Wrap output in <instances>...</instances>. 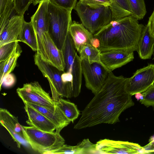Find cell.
Here are the masks:
<instances>
[{"label": "cell", "instance_id": "38", "mask_svg": "<svg viewBox=\"0 0 154 154\" xmlns=\"http://www.w3.org/2000/svg\"><path fill=\"white\" fill-rule=\"evenodd\" d=\"M135 97L138 100H141L143 99V95L142 93H137L135 94Z\"/></svg>", "mask_w": 154, "mask_h": 154}, {"label": "cell", "instance_id": "12", "mask_svg": "<svg viewBox=\"0 0 154 154\" xmlns=\"http://www.w3.org/2000/svg\"><path fill=\"white\" fill-rule=\"evenodd\" d=\"M99 153L137 154L145 153L143 147L128 141H116L108 139L101 140L96 144Z\"/></svg>", "mask_w": 154, "mask_h": 154}, {"label": "cell", "instance_id": "31", "mask_svg": "<svg viewBox=\"0 0 154 154\" xmlns=\"http://www.w3.org/2000/svg\"><path fill=\"white\" fill-rule=\"evenodd\" d=\"M34 0H14V9L17 14L23 15Z\"/></svg>", "mask_w": 154, "mask_h": 154}, {"label": "cell", "instance_id": "27", "mask_svg": "<svg viewBox=\"0 0 154 154\" xmlns=\"http://www.w3.org/2000/svg\"><path fill=\"white\" fill-rule=\"evenodd\" d=\"M101 52L97 48L91 44H86L82 46L79 54L82 60H86L90 63H98L103 66L100 60Z\"/></svg>", "mask_w": 154, "mask_h": 154}, {"label": "cell", "instance_id": "9", "mask_svg": "<svg viewBox=\"0 0 154 154\" xmlns=\"http://www.w3.org/2000/svg\"><path fill=\"white\" fill-rule=\"evenodd\" d=\"M17 93L23 103H27L48 107L55 106L56 102L45 91L38 82L23 84L17 89Z\"/></svg>", "mask_w": 154, "mask_h": 154}, {"label": "cell", "instance_id": "3", "mask_svg": "<svg viewBox=\"0 0 154 154\" xmlns=\"http://www.w3.org/2000/svg\"><path fill=\"white\" fill-rule=\"evenodd\" d=\"M48 32L55 44L62 51L72 22V11L60 7L49 0Z\"/></svg>", "mask_w": 154, "mask_h": 154}, {"label": "cell", "instance_id": "28", "mask_svg": "<svg viewBox=\"0 0 154 154\" xmlns=\"http://www.w3.org/2000/svg\"><path fill=\"white\" fill-rule=\"evenodd\" d=\"M132 15L138 20L143 19L146 13L144 0H128Z\"/></svg>", "mask_w": 154, "mask_h": 154}, {"label": "cell", "instance_id": "7", "mask_svg": "<svg viewBox=\"0 0 154 154\" xmlns=\"http://www.w3.org/2000/svg\"><path fill=\"white\" fill-rule=\"evenodd\" d=\"M65 63L64 72L73 76L72 97H76L81 91L82 82V60L76 51L72 38L69 33L62 50Z\"/></svg>", "mask_w": 154, "mask_h": 154}, {"label": "cell", "instance_id": "36", "mask_svg": "<svg viewBox=\"0 0 154 154\" xmlns=\"http://www.w3.org/2000/svg\"><path fill=\"white\" fill-rule=\"evenodd\" d=\"M61 77L64 82L71 84L72 88L73 76L71 74L64 71L62 74Z\"/></svg>", "mask_w": 154, "mask_h": 154}, {"label": "cell", "instance_id": "5", "mask_svg": "<svg viewBox=\"0 0 154 154\" xmlns=\"http://www.w3.org/2000/svg\"><path fill=\"white\" fill-rule=\"evenodd\" d=\"M35 63L48 80L51 88L52 98L55 102L60 97H72V85L64 82L61 75L64 71L60 70L42 60L36 52L34 56Z\"/></svg>", "mask_w": 154, "mask_h": 154}, {"label": "cell", "instance_id": "34", "mask_svg": "<svg viewBox=\"0 0 154 154\" xmlns=\"http://www.w3.org/2000/svg\"><path fill=\"white\" fill-rule=\"evenodd\" d=\"M15 81V76L10 73L5 76L2 82L0 83V89L2 85L6 88L10 87L14 85Z\"/></svg>", "mask_w": 154, "mask_h": 154}, {"label": "cell", "instance_id": "32", "mask_svg": "<svg viewBox=\"0 0 154 154\" xmlns=\"http://www.w3.org/2000/svg\"><path fill=\"white\" fill-rule=\"evenodd\" d=\"M56 5L70 11L74 9L77 0H49Z\"/></svg>", "mask_w": 154, "mask_h": 154}, {"label": "cell", "instance_id": "11", "mask_svg": "<svg viewBox=\"0 0 154 154\" xmlns=\"http://www.w3.org/2000/svg\"><path fill=\"white\" fill-rule=\"evenodd\" d=\"M154 84V64H149L137 69L131 77L127 78L126 89L132 96L145 91Z\"/></svg>", "mask_w": 154, "mask_h": 154}, {"label": "cell", "instance_id": "29", "mask_svg": "<svg viewBox=\"0 0 154 154\" xmlns=\"http://www.w3.org/2000/svg\"><path fill=\"white\" fill-rule=\"evenodd\" d=\"M19 42L16 41L11 42L0 47V62L9 57L17 47Z\"/></svg>", "mask_w": 154, "mask_h": 154}, {"label": "cell", "instance_id": "25", "mask_svg": "<svg viewBox=\"0 0 154 154\" xmlns=\"http://www.w3.org/2000/svg\"><path fill=\"white\" fill-rule=\"evenodd\" d=\"M14 9V0H0V33L6 27Z\"/></svg>", "mask_w": 154, "mask_h": 154}, {"label": "cell", "instance_id": "22", "mask_svg": "<svg viewBox=\"0 0 154 154\" xmlns=\"http://www.w3.org/2000/svg\"><path fill=\"white\" fill-rule=\"evenodd\" d=\"M18 42H23L34 51L37 50L36 34L32 23L24 21L17 38Z\"/></svg>", "mask_w": 154, "mask_h": 154}, {"label": "cell", "instance_id": "39", "mask_svg": "<svg viewBox=\"0 0 154 154\" xmlns=\"http://www.w3.org/2000/svg\"><path fill=\"white\" fill-rule=\"evenodd\" d=\"M149 142V143L146 145L148 146L154 145V135L150 138Z\"/></svg>", "mask_w": 154, "mask_h": 154}, {"label": "cell", "instance_id": "24", "mask_svg": "<svg viewBox=\"0 0 154 154\" xmlns=\"http://www.w3.org/2000/svg\"><path fill=\"white\" fill-rule=\"evenodd\" d=\"M112 20L132 15L128 0H111Z\"/></svg>", "mask_w": 154, "mask_h": 154}, {"label": "cell", "instance_id": "19", "mask_svg": "<svg viewBox=\"0 0 154 154\" xmlns=\"http://www.w3.org/2000/svg\"><path fill=\"white\" fill-rule=\"evenodd\" d=\"M27 103L51 120L56 125V131L57 132L60 133L63 128L67 126L71 122L56 105L54 107H48Z\"/></svg>", "mask_w": 154, "mask_h": 154}, {"label": "cell", "instance_id": "1", "mask_svg": "<svg viewBox=\"0 0 154 154\" xmlns=\"http://www.w3.org/2000/svg\"><path fill=\"white\" fill-rule=\"evenodd\" d=\"M127 78L109 72L101 88L82 111L74 128L79 130L119 122L121 114L134 105L132 96L126 89Z\"/></svg>", "mask_w": 154, "mask_h": 154}, {"label": "cell", "instance_id": "15", "mask_svg": "<svg viewBox=\"0 0 154 154\" xmlns=\"http://www.w3.org/2000/svg\"><path fill=\"white\" fill-rule=\"evenodd\" d=\"M69 33L76 50L79 53L83 46L86 44L93 45L95 38L82 23L73 21L70 26Z\"/></svg>", "mask_w": 154, "mask_h": 154}, {"label": "cell", "instance_id": "4", "mask_svg": "<svg viewBox=\"0 0 154 154\" xmlns=\"http://www.w3.org/2000/svg\"><path fill=\"white\" fill-rule=\"evenodd\" d=\"M74 9L82 23L93 34L112 20L109 6H90L79 0Z\"/></svg>", "mask_w": 154, "mask_h": 154}, {"label": "cell", "instance_id": "21", "mask_svg": "<svg viewBox=\"0 0 154 154\" xmlns=\"http://www.w3.org/2000/svg\"><path fill=\"white\" fill-rule=\"evenodd\" d=\"M154 50V37L151 34L146 25L143 31L138 45L137 51L142 59H150Z\"/></svg>", "mask_w": 154, "mask_h": 154}, {"label": "cell", "instance_id": "13", "mask_svg": "<svg viewBox=\"0 0 154 154\" xmlns=\"http://www.w3.org/2000/svg\"><path fill=\"white\" fill-rule=\"evenodd\" d=\"M0 123L8 131L19 148L21 145L31 147L27 141L23 126L20 124L17 118L5 109H0Z\"/></svg>", "mask_w": 154, "mask_h": 154}, {"label": "cell", "instance_id": "40", "mask_svg": "<svg viewBox=\"0 0 154 154\" xmlns=\"http://www.w3.org/2000/svg\"><path fill=\"white\" fill-rule=\"evenodd\" d=\"M44 0H34L32 3L34 5H35Z\"/></svg>", "mask_w": 154, "mask_h": 154}, {"label": "cell", "instance_id": "23", "mask_svg": "<svg viewBox=\"0 0 154 154\" xmlns=\"http://www.w3.org/2000/svg\"><path fill=\"white\" fill-rule=\"evenodd\" d=\"M22 52L18 44L11 54L5 60L0 62V83L4 78L12 72L17 65V60Z\"/></svg>", "mask_w": 154, "mask_h": 154}, {"label": "cell", "instance_id": "41", "mask_svg": "<svg viewBox=\"0 0 154 154\" xmlns=\"http://www.w3.org/2000/svg\"><path fill=\"white\" fill-rule=\"evenodd\" d=\"M153 54V56H154V50Z\"/></svg>", "mask_w": 154, "mask_h": 154}, {"label": "cell", "instance_id": "16", "mask_svg": "<svg viewBox=\"0 0 154 154\" xmlns=\"http://www.w3.org/2000/svg\"><path fill=\"white\" fill-rule=\"evenodd\" d=\"M24 103L28 117L27 124L45 131L52 132L56 130V125L47 117L28 103Z\"/></svg>", "mask_w": 154, "mask_h": 154}, {"label": "cell", "instance_id": "26", "mask_svg": "<svg viewBox=\"0 0 154 154\" xmlns=\"http://www.w3.org/2000/svg\"><path fill=\"white\" fill-rule=\"evenodd\" d=\"M56 105L66 118L72 123H73L79 115V112L74 103L61 97L56 102Z\"/></svg>", "mask_w": 154, "mask_h": 154}, {"label": "cell", "instance_id": "30", "mask_svg": "<svg viewBox=\"0 0 154 154\" xmlns=\"http://www.w3.org/2000/svg\"><path fill=\"white\" fill-rule=\"evenodd\" d=\"M142 93L143 99L140 100V102L146 107L154 108V84Z\"/></svg>", "mask_w": 154, "mask_h": 154}, {"label": "cell", "instance_id": "17", "mask_svg": "<svg viewBox=\"0 0 154 154\" xmlns=\"http://www.w3.org/2000/svg\"><path fill=\"white\" fill-rule=\"evenodd\" d=\"M49 0H45L39 3L38 8L31 17L36 35L48 32L49 16L48 11Z\"/></svg>", "mask_w": 154, "mask_h": 154}, {"label": "cell", "instance_id": "37", "mask_svg": "<svg viewBox=\"0 0 154 154\" xmlns=\"http://www.w3.org/2000/svg\"><path fill=\"white\" fill-rule=\"evenodd\" d=\"M147 150L148 153H154V145L147 146Z\"/></svg>", "mask_w": 154, "mask_h": 154}, {"label": "cell", "instance_id": "35", "mask_svg": "<svg viewBox=\"0 0 154 154\" xmlns=\"http://www.w3.org/2000/svg\"><path fill=\"white\" fill-rule=\"evenodd\" d=\"M147 25L151 34L154 37V8L152 14L149 17Z\"/></svg>", "mask_w": 154, "mask_h": 154}, {"label": "cell", "instance_id": "20", "mask_svg": "<svg viewBox=\"0 0 154 154\" xmlns=\"http://www.w3.org/2000/svg\"><path fill=\"white\" fill-rule=\"evenodd\" d=\"M99 153L96 148V144L88 139H84L79 144L72 146L64 144L59 148L50 152L48 154H88Z\"/></svg>", "mask_w": 154, "mask_h": 154}, {"label": "cell", "instance_id": "2", "mask_svg": "<svg viewBox=\"0 0 154 154\" xmlns=\"http://www.w3.org/2000/svg\"><path fill=\"white\" fill-rule=\"evenodd\" d=\"M145 26L131 15L112 20L93 35L99 41L101 52L114 50L134 52L137 51Z\"/></svg>", "mask_w": 154, "mask_h": 154}, {"label": "cell", "instance_id": "33", "mask_svg": "<svg viewBox=\"0 0 154 154\" xmlns=\"http://www.w3.org/2000/svg\"><path fill=\"white\" fill-rule=\"evenodd\" d=\"M83 3L90 6H109L111 0H79Z\"/></svg>", "mask_w": 154, "mask_h": 154}, {"label": "cell", "instance_id": "18", "mask_svg": "<svg viewBox=\"0 0 154 154\" xmlns=\"http://www.w3.org/2000/svg\"><path fill=\"white\" fill-rule=\"evenodd\" d=\"M25 21L24 16L17 14L11 17L8 23L0 33V47L5 44L17 41Z\"/></svg>", "mask_w": 154, "mask_h": 154}, {"label": "cell", "instance_id": "10", "mask_svg": "<svg viewBox=\"0 0 154 154\" xmlns=\"http://www.w3.org/2000/svg\"><path fill=\"white\" fill-rule=\"evenodd\" d=\"M82 67L85 86L95 94L103 86L109 72L102 64L90 63L85 60H82Z\"/></svg>", "mask_w": 154, "mask_h": 154}, {"label": "cell", "instance_id": "14", "mask_svg": "<svg viewBox=\"0 0 154 154\" xmlns=\"http://www.w3.org/2000/svg\"><path fill=\"white\" fill-rule=\"evenodd\" d=\"M101 62L109 72L121 67L133 60L134 52L123 50H114L101 52Z\"/></svg>", "mask_w": 154, "mask_h": 154}, {"label": "cell", "instance_id": "6", "mask_svg": "<svg viewBox=\"0 0 154 154\" xmlns=\"http://www.w3.org/2000/svg\"><path fill=\"white\" fill-rule=\"evenodd\" d=\"M23 127L31 148L39 153L48 154L65 144L60 133L44 131L31 126Z\"/></svg>", "mask_w": 154, "mask_h": 154}, {"label": "cell", "instance_id": "8", "mask_svg": "<svg viewBox=\"0 0 154 154\" xmlns=\"http://www.w3.org/2000/svg\"><path fill=\"white\" fill-rule=\"evenodd\" d=\"M36 53L42 59L49 64L64 71L65 63L62 51L59 49L48 32L36 35Z\"/></svg>", "mask_w": 154, "mask_h": 154}]
</instances>
